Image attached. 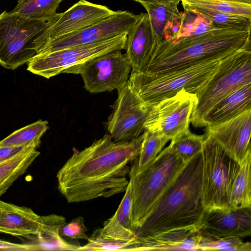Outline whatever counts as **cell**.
I'll return each instance as SVG.
<instances>
[{"label":"cell","mask_w":251,"mask_h":251,"mask_svg":"<svg viewBox=\"0 0 251 251\" xmlns=\"http://www.w3.org/2000/svg\"><path fill=\"white\" fill-rule=\"evenodd\" d=\"M143 133L128 141H114L109 134L75 151L58 172V189L69 202L108 198L125 191L129 163L139 156Z\"/></svg>","instance_id":"obj_1"},{"label":"cell","mask_w":251,"mask_h":251,"mask_svg":"<svg viewBox=\"0 0 251 251\" xmlns=\"http://www.w3.org/2000/svg\"><path fill=\"white\" fill-rule=\"evenodd\" d=\"M202 158L189 160L157 201L135 235L146 238L166 232L198 230L205 209L202 195Z\"/></svg>","instance_id":"obj_2"},{"label":"cell","mask_w":251,"mask_h":251,"mask_svg":"<svg viewBox=\"0 0 251 251\" xmlns=\"http://www.w3.org/2000/svg\"><path fill=\"white\" fill-rule=\"evenodd\" d=\"M251 29L216 28L195 37L165 40L156 47L145 72L156 74L221 60L251 44Z\"/></svg>","instance_id":"obj_3"},{"label":"cell","mask_w":251,"mask_h":251,"mask_svg":"<svg viewBox=\"0 0 251 251\" xmlns=\"http://www.w3.org/2000/svg\"><path fill=\"white\" fill-rule=\"evenodd\" d=\"M186 163L168 146L140 173L136 174L130 167L128 176L132 190V222L135 230Z\"/></svg>","instance_id":"obj_4"},{"label":"cell","mask_w":251,"mask_h":251,"mask_svg":"<svg viewBox=\"0 0 251 251\" xmlns=\"http://www.w3.org/2000/svg\"><path fill=\"white\" fill-rule=\"evenodd\" d=\"M251 83V46L247 45L221 59L209 79L196 95L191 123L203 127L212 107L234 91Z\"/></svg>","instance_id":"obj_5"},{"label":"cell","mask_w":251,"mask_h":251,"mask_svg":"<svg viewBox=\"0 0 251 251\" xmlns=\"http://www.w3.org/2000/svg\"><path fill=\"white\" fill-rule=\"evenodd\" d=\"M220 60L202 62L156 74L130 73L128 81L141 99L151 107L182 90L196 95L214 73Z\"/></svg>","instance_id":"obj_6"},{"label":"cell","mask_w":251,"mask_h":251,"mask_svg":"<svg viewBox=\"0 0 251 251\" xmlns=\"http://www.w3.org/2000/svg\"><path fill=\"white\" fill-rule=\"evenodd\" d=\"M204 135L202 195L205 210L229 209L231 188L240 164L212 137Z\"/></svg>","instance_id":"obj_7"},{"label":"cell","mask_w":251,"mask_h":251,"mask_svg":"<svg viewBox=\"0 0 251 251\" xmlns=\"http://www.w3.org/2000/svg\"><path fill=\"white\" fill-rule=\"evenodd\" d=\"M55 20L34 18L11 11L1 13L0 65L15 70L29 61L36 55L33 40Z\"/></svg>","instance_id":"obj_8"},{"label":"cell","mask_w":251,"mask_h":251,"mask_svg":"<svg viewBox=\"0 0 251 251\" xmlns=\"http://www.w3.org/2000/svg\"><path fill=\"white\" fill-rule=\"evenodd\" d=\"M127 33L92 44L38 53L27 62V70L50 78L91 58L111 51L125 50Z\"/></svg>","instance_id":"obj_9"},{"label":"cell","mask_w":251,"mask_h":251,"mask_svg":"<svg viewBox=\"0 0 251 251\" xmlns=\"http://www.w3.org/2000/svg\"><path fill=\"white\" fill-rule=\"evenodd\" d=\"M131 71L126 54L117 50L72 66L62 73L79 74L85 89L96 94L117 90L128 81Z\"/></svg>","instance_id":"obj_10"},{"label":"cell","mask_w":251,"mask_h":251,"mask_svg":"<svg viewBox=\"0 0 251 251\" xmlns=\"http://www.w3.org/2000/svg\"><path fill=\"white\" fill-rule=\"evenodd\" d=\"M117 91L107 129L114 141H128L144 132L151 107L141 99L128 81Z\"/></svg>","instance_id":"obj_11"},{"label":"cell","mask_w":251,"mask_h":251,"mask_svg":"<svg viewBox=\"0 0 251 251\" xmlns=\"http://www.w3.org/2000/svg\"><path fill=\"white\" fill-rule=\"evenodd\" d=\"M196 102V95L185 90L160 101L151 107L144 125L145 130L171 140L189 129Z\"/></svg>","instance_id":"obj_12"},{"label":"cell","mask_w":251,"mask_h":251,"mask_svg":"<svg viewBox=\"0 0 251 251\" xmlns=\"http://www.w3.org/2000/svg\"><path fill=\"white\" fill-rule=\"evenodd\" d=\"M138 17L139 14L127 11H114L109 16L93 25L44 44L37 50L36 54L92 44L128 33Z\"/></svg>","instance_id":"obj_13"},{"label":"cell","mask_w":251,"mask_h":251,"mask_svg":"<svg viewBox=\"0 0 251 251\" xmlns=\"http://www.w3.org/2000/svg\"><path fill=\"white\" fill-rule=\"evenodd\" d=\"M114 11L108 7L86 0H79L63 13L32 41L36 51L44 44L93 25L109 16Z\"/></svg>","instance_id":"obj_14"},{"label":"cell","mask_w":251,"mask_h":251,"mask_svg":"<svg viewBox=\"0 0 251 251\" xmlns=\"http://www.w3.org/2000/svg\"><path fill=\"white\" fill-rule=\"evenodd\" d=\"M206 127L205 133L239 164L251 151V110L224 123Z\"/></svg>","instance_id":"obj_15"},{"label":"cell","mask_w":251,"mask_h":251,"mask_svg":"<svg viewBox=\"0 0 251 251\" xmlns=\"http://www.w3.org/2000/svg\"><path fill=\"white\" fill-rule=\"evenodd\" d=\"M251 207L205 210L199 229L218 236L244 238L251 234Z\"/></svg>","instance_id":"obj_16"},{"label":"cell","mask_w":251,"mask_h":251,"mask_svg":"<svg viewBox=\"0 0 251 251\" xmlns=\"http://www.w3.org/2000/svg\"><path fill=\"white\" fill-rule=\"evenodd\" d=\"M156 47L149 15L147 13L141 12L127 33L126 42L125 54L131 67V73L146 71Z\"/></svg>","instance_id":"obj_17"},{"label":"cell","mask_w":251,"mask_h":251,"mask_svg":"<svg viewBox=\"0 0 251 251\" xmlns=\"http://www.w3.org/2000/svg\"><path fill=\"white\" fill-rule=\"evenodd\" d=\"M0 232L13 236L36 235L40 216L31 208L0 201Z\"/></svg>","instance_id":"obj_18"},{"label":"cell","mask_w":251,"mask_h":251,"mask_svg":"<svg viewBox=\"0 0 251 251\" xmlns=\"http://www.w3.org/2000/svg\"><path fill=\"white\" fill-rule=\"evenodd\" d=\"M198 230H177L146 237H136L134 251L199 250Z\"/></svg>","instance_id":"obj_19"},{"label":"cell","mask_w":251,"mask_h":251,"mask_svg":"<svg viewBox=\"0 0 251 251\" xmlns=\"http://www.w3.org/2000/svg\"><path fill=\"white\" fill-rule=\"evenodd\" d=\"M251 110V83L237 89L218 102L203 121V126L232 119Z\"/></svg>","instance_id":"obj_20"},{"label":"cell","mask_w":251,"mask_h":251,"mask_svg":"<svg viewBox=\"0 0 251 251\" xmlns=\"http://www.w3.org/2000/svg\"><path fill=\"white\" fill-rule=\"evenodd\" d=\"M132 190L130 181L115 214L104 222L102 228L97 229L102 236L118 240L133 239L135 229L132 222Z\"/></svg>","instance_id":"obj_21"},{"label":"cell","mask_w":251,"mask_h":251,"mask_svg":"<svg viewBox=\"0 0 251 251\" xmlns=\"http://www.w3.org/2000/svg\"><path fill=\"white\" fill-rule=\"evenodd\" d=\"M65 223L66 219L62 216H40L39 230L36 235L39 251H78L80 246L67 242L60 234V228Z\"/></svg>","instance_id":"obj_22"},{"label":"cell","mask_w":251,"mask_h":251,"mask_svg":"<svg viewBox=\"0 0 251 251\" xmlns=\"http://www.w3.org/2000/svg\"><path fill=\"white\" fill-rule=\"evenodd\" d=\"M180 0L142 2L147 11L155 44L158 46L163 40L164 29L173 18L180 12L177 6Z\"/></svg>","instance_id":"obj_23"},{"label":"cell","mask_w":251,"mask_h":251,"mask_svg":"<svg viewBox=\"0 0 251 251\" xmlns=\"http://www.w3.org/2000/svg\"><path fill=\"white\" fill-rule=\"evenodd\" d=\"M36 148H31L0 164V197L14 182L25 173L40 154Z\"/></svg>","instance_id":"obj_24"},{"label":"cell","mask_w":251,"mask_h":251,"mask_svg":"<svg viewBox=\"0 0 251 251\" xmlns=\"http://www.w3.org/2000/svg\"><path fill=\"white\" fill-rule=\"evenodd\" d=\"M229 207L231 209L251 207V151L240 164L231 188Z\"/></svg>","instance_id":"obj_25"},{"label":"cell","mask_w":251,"mask_h":251,"mask_svg":"<svg viewBox=\"0 0 251 251\" xmlns=\"http://www.w3.org/2000/svg\"><path fill=\"white\" fill-rule=\"evenodd\" d=\"M184 10H195L251 17V4L226 0H180Z\"/></svg>","instance_id":"obj_26"},{"label":"cell","mask_w":251,"mask_h":251,"mask_svg":"<svg viewBox=\"0 0 251 251\" xmlns=\"http://www.w3.org/2000/svg\"><path fill=\"white\" fill-rule=\"evenodd\" d=\"M140 152L132 166L136 174L145 170L155 160L169 140L157 133L145 129Z\"/></svg>","instance_id":"obj_27"},{"label":"cell","mask_w":251,"mask_h":251,"mask_svg":"<svg viewBox=\"0 0 251 251\" xmlns=\"http://www.w3.org/2000/svg\"><path fill=\"white\" fill-rule=\"evenodd\" d=\"M63 0H17V4L10 11L21 15L48 20H55L56 10Z\"/></svg>","instance_id":"obj_28"},{"label":"cell","mask_w":251,"mask_h":251,"mask_svg":"<svg viewBox=\"0 0 251 251\" xmlns=\"http://www.w3.org/2000/svg\"><path fill=\"white\" fill-rule=\"evenodd\" d=\"M198 231L200 234L199 250L251 251V243L243 242L238 237H220L204 229H199Z\"/></svg>","instance_id":"obj_29"},{"label":"cell","mask_w":251,"mask_h":251,"mask_svg":"<svg viewBox=\"0 0 251 251\" xmlns=\"http://www.w3.org/2000/svg\"><path fill=\"white\" fill-rule=\"evenodd\" d=\"M204 135L193 133L190 129L171 140L169 148L185 163L201 152Z\"/></svg>","instance_id":"obj_30"},{"label":"cell","mask_w":251,"mask_h":251,"mask_svg":"<svg viewBox=\"0 0 251 251\" xmlns=\"http://www.w3.org/2000/svg\"><path fill=\"white\" fill-rule=\"evenodd\" d=\"M48 122L37 121L18 129L0 141V147H17L41 140L48 128Z\"/></svg>","instance_id":"obj_31"},{"label":"cell","mask_w":251,"mask_h":251,"mask_svg":"<svg viewBox=\"0 0 251 251\" xmlns=\"http://www.w3.org/2000/svg\"><path fill=\"white\" fill-rule=\"evenodd\" d=\"M216 28H218L215 27L210 21L202 17L196 11L184 10L177 33L174 38L168 40L195 37Z\"/></svg>","instance_id":"obj_32"},{"label":"cell","mask_w":251,"mask_h":251,"mask_svg":"<svg viewBox=\"0 0 251 251\" xmlns=\"http://www.w3.org/2000/svg\"><path fill=\"white\" fill-rule=\"evenodd\" d=\"M195 11L202 17L210 21L216 28L251 29V17L220 12Z\"/></svg>","instance_id":"obj_33"},{"label":"cell","mask_w":251,"mask_h":251,"mask_svg":"<svg viewBox=\"0 0 251 251\" xmlns=\"http://www.w3.org/2000/svg\"><path fill=\"white\" fill-rule=\"evenodd\" d=\"M135 238L129 241L115 240L102 236L96 229L88 243L80 246L78 251H133Z\"/></svg>","instance_id":"obj_34"},{"label":"cell","mask_w":251,"mask_h":251,"mask_svg":"<svg viewBox=\"0 0 251 251\" xmlns=\"http://www.w3.org/2000/svg\"><path fill=\"white\" fill-rule=\"evenodd\" d=\"M87 227L82 217L78 216L69 223H65L60 228V234L72 239H84L88 241Z\"/></svg>","instance_id":"obj_35"},{"label":"cell","mask_w":251,"mask_h":251,"mask_svg":"<svg viewBox=\"0 0 251 251\" xmlns=\"http://www.w3.org/2000/svg\"><path fill=\"white\" fill-rule=\"evenodd\" d=\"M41 140L34 141L29 144L17 147H0V164L4 162L20 153L31 148H37Z\"/></svg>","instance_id":"obj_36"},{"label":"cell","mask_w":251,"mask_h":251,"mask_svg":"<svg viewBox=\"0 0 251 251\" xmlns=\"http://www.w3.org/2000/svg\"><path fill=\"white\" fill-rule=\"evenodd\" d=\"M0 250L1 251H39L35 244H22L11 243L0 240Z\"/></svg>","instance_id":"obj_37"},{"label":"cell","mask_w":251,"mask_h":251,"mask_svg":"<svg viewBox=\"0 0 251 251\" xmlns=\"http://www.w3.org/2000/svg\"><path fill=\"white\" fill-rule=\"evenodd\" d=\"M140 3L142 2H159V1H173L175 0H132Z\"/></svg>","instance_id":"obj_38"},{"label":"cell","mask_w":251,"mask_h":251,"mask_svg":"<svg viewBox=\"0 0 251 251\" xmlns=\"http://www.w3.org/2000/svg\"><path fill=\"white\" fill-rule=\"evenodd\" d=\"M229 1L245 3L248 4H251V0H228Z\"/></svg>","instance_id":"obj_39"},{"label":"cell","mask_w":251,"mask_h":251,"mask_svg":"<svg viewBox=\"0 0 251 251\" xmlns=\"http://www.w3.org/2000/svg\"><path fill=\"white\" fill-rule=\"evenodd\" d=\"M0 212H1V209H0Z\"/></svg>","instance_id":"obj_40"}]
</instances>
